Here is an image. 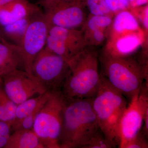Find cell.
Returning <instances> with one entry per match:
<instances>
[{
	"label": "cell",
	"mask_w": 148,
	"mask_h": 148,
	"mask_svg": "<svg viewBox=\"0 0 148 148\" xmlns=\"http://www.w3.org/2000/svg\"><path fill=\"white\" fill-rule=\"evenodd\" d=\"M65 100L60 148H83L100 129L92 98Z\"/></svg>",
	"instance_id": "6da1fadb"
},
{
	"label": "cell",
	"mask_w": 148,
	"mask_h": 148,
	"mask_svg": "<svg viewBox=\"0 0 148 148\" xmlns=\"http://www.w3.org/2000/svg\"><path fill=\"white\" fill-rule=\"evenodd\" d=\"M98 52L87 47L69 61L68 74L61 88L66 100L91 98L101 80Z\"/></svg>",
	"instance_id": "7a4b0ae2"
},
{
	"label": "cell",
	"mask_w": 148,
	"mask_h": 148,
	"mask_svg": "<svg viewBox=\"0 0 148 148\" xmlns=\"http://www.w3.org/2000/svg\"><path fill=\"white\" fill-rule=\"evenodd\" d=\"M101 74L115 88L130 101L140 92L143 84L148 83L147 66L132 56H99Z\"/></svg>",
	"instance_id": "3957f363"
},
{
	"label": "cell",
	"mask_w": 148,
	"mask_h": 148,
	"mask_svg": "<svg viewBox=\"0 0 148 148\" xmlns=\"http://www.w3.org/2000/svg\"><path fill=\"white\" fill-rule=\"evenodd\" d=\"M92 102L100 130L109 142L119 146L120 123L128 105L125 97L101 73L100 85Z\"/></svg>",
	"instance_id": "277c9868"
},
{
	"label": "cell",
	"mask_w": 148,
	"mask_h": 148,
	"mask_svg": "<svg viewBox=\"0 0 148 148\" xmlns=\"http://www.w3.org/2000/svg\"><path fill=\"white\" fill-rule=\"evenodd\" d=\"M65 101L61 91L51 92L36 116L32 130L44 148H60Z\"/></svg>",
	"instance_id": "5b68a950"
},
{
	"label": "cell",
	"mask_w": 148,
	"mask_h": 148,
	"mask_svg": "<svg viewBox=\"0 0 148 148\" xmlns=\"http://www.w3.org/2000/svg\"><path fill=\"white\" fill-rule=\"evenodd\" d=\"M69 61L45 47L32 62L31 75L49 92L61 91L69 71Z\"/></svg>",
	"instance_id": "8992f818"
},
{
	"label": "cell",
	"mask_w": 148,
	"mask_h": 148,
	"mask_svg": "<svg viewBox=\"0 0 148 148\" xmlns=\"http://www.w3.org/2000/svg\"><path fill=\"white\" fill-rule=\"evenodd\" d=\"M49 27L83 30L87 18L86 8L81 0H40Z\"/></svg>",
	"instance_id": "52a82bcc"
},
{
	"label": "cell",
	"mask_w": 148,
	"mask_h": 148,
	"mask_svg": "<svg viewBox=\"0 0 148 148\" xmlns=\"http://www.w3.org/2000/svg\"><path fill=\"white\" fill-rule=\"evenodd\" d=\"M49 28L44 14L41 11L32 18L18 46L24 70L31 75L33 60L45 47Z\"/></svg>",
	"instance_id": "ba28073f"
},
{
	"label": "cell",
	"mask_w": 148,
	"mask_h": 148,
	"mask_svg": "<svg viewBox=\"0 0 148 148\" xmlns=\"http://www.w3.org/2000/svg\"><path fill=\"white\" fill-rule=\"evenodd\" d=\"M148 110V84L145 82L123 114L119 124V148H123L141 130L144 115Z\"/></svg>",
	"instance_id": "9c48e42d"
},
{
	"label": "cell",
	"mask_w": 148,
	"mask_h": 148,
	"mask_svg": "<svg viewBox=\"0 0 148 148\" xmlns=\"http://www.w3.org/2000/svg\"><path fill=\"white\" fill-rule=\"evenodd\" d=\"M82 30L51 26L45 47L69 61L87 47Z\"/></svg>",
	"instance_id": "30bf717a"
},
{
	"label": "cell",
	"mask_w": 148,
	"mask_h": 148,
	"mask_svg": "<svg viewBox=\"0 0 148 148\" xmlns=\"http://www.w3.org/2000/svg\"><path fill=\"white\" fill-rule=\"evenodd\" d=\"M1 77L7 94L16 105L47 91L36 79L24 70L16 69Z\"/></svg>",
	"instance_id": "8fae6325"
},
{
	"label": "cell",
	"mask_w": 148,
	"mask_h": 148,
	"mask_svg": "<svg viewBox=\"0 0 148 148\" xmlns=\"http://www.w3.org/2000/svg\"><path fill=\"white\" fill-rule=\"evenodd\" d=\"M143 42V36L140 31L113 36L103 53L120 57L131 56Z\"/></svg>",
	"instance_id": "7c38bea8"
},
{
	"label": "cell",
	"mask_w": 148,
	"mask_h": 148,
	"mask_svg": "<svg viewBox=\"0 0 148 148\" xmlns=\"http://www.w3.org/2000/svg\"><path fill=\"white\" fill-rule=\"evenodd\" d=\"M41 11L38 5L28 0H13L0 7V27L34 16Z\"/></svg>",
	"instance_id": "4fadbf2b"
},
{
	"label": "cell",
	"mask_w": 148,
	"mask_h": 148,
	"mask_svg": "<svg viewBox=\"0 0 148 148\" xmlns=\"http://www.w3.org/2000/svg\"><path fill=\"white\" fill-rule=\"evenodd\" d=\"M23 66L18 46L4 39L0 41V72L2 76ZM1 76V77H2Z\"/></svg>",
	"instance_id": "5bb4252c"
},
{
	"label": "cell",
	"mask_w": 148,
	"mask_h": 148,
	"mask_svg": "<svg viewBox=\"0 0 148 148\" xmlns=\"http://www.w3.org/2000/svg\"><path fill=\"white\" fill-rule=\"evenodd\" d=\"M129 9L116 13L111 25L112 36L140 31L138 19Z\"/></svg>",
	"instance_id": "9a60e30c"
},
{
	"label": "cell",
	"mask_w": 148,
	"mask_h": 148,
	"mask_svg": "<svg viewBox=\"0 0 148 148\" xmlns=\"http://www.w3.org/2000/svg\"><path fill=\"white\" fill-rule=\"evenodd\" d=\"M32 129H18L10 135L4 148H43Z\"/></svg>",
	"instance_id": "2e32d148"
},
{
	"label": "cell",
	"mask_w": 148,
	"mask_h": 148,
	"mask_svg": "<svg viewBox=\"0 0 148 148\" xmlns=\"http://www.w3.org/2000/svg\"><path fill=\"white\" fill-rule=\"evenodd\" d=\"M35 15L0 27V32L3 38L11 44L19 46L27 27Z\"/></svg>",
	"instance_id": "e0dca14e"
},
{
	"label": "cell",
	"mask_w": 148,
	"mask_h": 148,
	"mask_svg": "<svg viewBox=\"0 0 148 148\" xmlns=\"http://www.w3.org/2000/svg\"><path fill=\"white\" fill-rule=\"evenodd\" d=\"M51 92L47 91L42 94L28 99L17 105L15 116L12 125L24 119L42 103L46 102L50 96Z\"/></svg>",
	"instance_id": "ac0fdd59"
},
{
	"label": "cell",
	"mask_w": 148,
	"mask_h": 148,
	"mask_svg": "<svg viewBox=\"0 0 148 148\" xmlns=\"http://www.w3.org/2000/svg\"><path fill=\"white\" fill-rule=\"evenodd\" d=\"M17 105L12 101L7 94L0 77V120L13 121Z\"/></svg>",
	"instance_id": "d6986e66"
},
{
	"label": "cell",
	"mask_w": 148,
	"mask_h": 148,
	"mask_svg": "<svg viewBox=\"0 0 148 148\" xmlns=\"http://www.w3.org/2000/svg\"><path fill=\"white\" fill-rule=\"evenodd\" d=\"M113 15H91L88 16L83 29L84 33L92 32L97 29L106 30L112 25Z\"/></svg>",
	"instance_id": "ffe728a7"
},
{
	"label": "cell",
	"mask_w": 148,
	"mask_h": 148,
	"mask_svg": "<svg viewBox=\"0 0 148 148\" xmlns=\"http://www.w3.org/2000/svg\"><path fill=\"white\" fill-rule=\"evenodd\" d=\"M81 1L91 15H113L105 0H81Z\"/></svg>",
	"instance_id": "44dd1931"
},
{
	"label": "cell",
	"mask_w": 148,
	"mask_h": 148,
	"mask_svg": "<svg viewBox=\"0 0 148 148\" xmlns=\"http://www.w3.org/2000/svg\"><path fill=\"white\" fill-rule=\"evenodd\" d=\"M116 147L106 139L100 129L90 138L83 148H112Z\"/></svg>",
	"instance_id": "7402d4cb"
},
{
	"label": "cell",
	"mask_w": 148,
	"mask_h": 148,
	"mask_svg": "<svg viewBox=\"0 0 148 148\" xmlns=\"http://www.w3.org/2000/svg\"><path fill=\"white\" fill-rule=\"evenodd\" d=\"M106 30L97 29L92 32L84 33L87 47L100 45L107 38Z\"/></svg>",
	"instance_id": "603a6c76"
},
{
	"label": "cell",
	"mask_w": 148,
	"mask_h": 148,
	"mask_svg": "<svg viewBox=\"0 0 148 148\" xmlns=\"http://www.w3.org/2000/svg\"><path fill=\"white\" fill-rule=\"evenodd\" d=\"M148 138L141 130L125 145L123 148H148Z\"/></svg>",
	"instance_id": "cb8c5ba5"
},
{
	"label": "cell",
	"mask_w": 148,
	"mask_h": 148,
	"mask_svg": "<svg viewBox=\"0 0 148 148\" xmlns=\"http://www.w3.org/2000/svg\"><path fill=\"white\" fill-rule=\"evenodd\" d=\"M111 12L114 14L130 8L129 0H105Z\"/></svg>",
	"instance_id": "d4e9b609"
},
{
	"label": "cell",
	"mask_w": 148,
	"mask_h": 148,
	"mask_svg": "<svg viewBox=\"0 0 148 148\" xmlns=\"http://www.w3.org/2000/svg\"><path fill=\"white\" fill-rule=\"evenodd\" d=\"M12 121L0 120V148H4L10 136Z\"/></svg>",
	"instance_id": "484cf974"
},
{
	"label": "cell",
	"mask_w": 148,
	"mask_h": 148,
	"mask_svg": "<svg viewBox=\"0 0 148 148\" xmlns=\"http://www.w3.org/2000/svg\"><path fill=\"white\" fill-rule=\"evenodd\" d=\"M138 12L140 13V20L142 22L144 29L147 31L148 28V4L146 5L135 8Z\"/></svg>",
	"instance_id": "4316f807"
},
{
	"label": "cell",
	"mask_w": 148,
	"mask_h": 148,
	"mask_svg": "<svg viewBox=\"0 0 148 148\" xmlns=\"http://www.w3.org/2000/svg\"><path fill=\"white\" fill-rule=\"evenodd\" d=\"M130 8L139 7L148 4V0H129Z\"/></svg>",
	"instance_id": "83f0119b"
},
{
	"label": "cell",
	"mask_w": 148,
	"mask_h": 148,
	"mask_svg": "<svg viewBox=\"0 0 148 148\" xmlns=\"http://www.w3.org/2000/svg\"><path fill=\"white\" fill-rule=\"evenodd\" d=\"M13 0H0V7L6 5Z\"/></svg>",
	"instance_id": "f1b7e54d"
},
{
	"label": "cell",
	"mask_w": 148,
	"mask_h": 148,
	"mask_svg": "<svg viewBox=\"0 0 148 148\" xmlns=\"http://www.w3.org/2000/svg\"><path fill=\"white\" fill-rule=\"evenodd\" d=\"M4 39L3 38L1 34V32H0V41H2Z\"/></svg>",
	"instance_id": "f546056e"
},
{
	"label": "cell",
	"mask_w": 148,
	"mask_h": 148,
	"mask_svg": "<svg viewBox=\"0 0 148 148\" xmlns=\"http://www.w3.org/2000/svg\"><path fill=\"white\" fill-rule=\"evenodd\" d=\"M60 1H79V0H60Z\"/></svg>",
	"instance_id": "4dcf8cb0"
},
{
	"label": "cell",
	"mask_w": 148,
	"mask_h": 148,
	"mask_svg": "<svg viewBox=\"0 0 148 148\" xmlns=\"http://www.w3.org/2000/svg\"><path fill=\"white\" fill-rule=\"evenodd\" d=\"M1 76H2L1 74V72H0V77H1Z\"/></svg>",
	"instance_id": "1f68e13d"
}]
</instances>
